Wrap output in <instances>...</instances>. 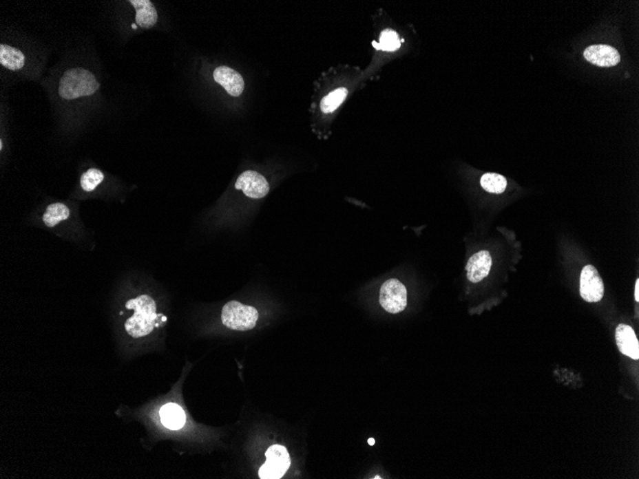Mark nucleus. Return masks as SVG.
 Wrapping results in <instances>:
<instances>
[{
    "label": "nucleus",
    "instance_id": "obj_1",
    "mask_svg": "<svg viewBox=\"0 0 639 479\" xmlns=\"http://www.w3.org/2000/svg\"><path fill=\"white\" fill-rule=\"evenodd\" d=\"M125 307L129 310L134 311V315L127 319L125 323V331L130 337H146L163 321H160V318L164 316L157 314L156 301L149 295H141L137 298L129 299L125 304Z\"/></svg>",
    "mask_w": 639,
    "mask_h": 479
},
{
    "label": "nucleus",
    "instance_id": "obj_2",
    "mask_svg": "<svg viewBox=\"0 0 639 479\" xmlns=\"http://www.w3.org/2000/svg\"><path fill=\"white\" fill-rule=\"evenodd\" d=\"M99 83L90 71L72 68L63 74L60 81L59 95L65 100H75L94 94L99 89Z\"/></svg>",
    "mask_w": 639,
    "mask_h": 479
},
{
    "label": "nucleus",
    "instance_id": "obj_3",
    "mask_svg": "<svg viewBox=\"0 0 639 479\" xmlns=\"http://www.w3.org/2000/svg\"><path fill=\"white\" fill-rule=\"evenodd\" d=\"M259 312L254 307L232 301L223 306L221 321L226 328L235 331H248L255 328Z\"/></svg>",
    "mask_w": 639,
    "mask_h": 479
},
{
    "label": "nucleus",
    "instance_id": "obj_4",
    "mask_svg": "<svg viewBox=\"0 0 639 479\" xmlns=\"http://www.w3.org/2000/svg\"><path fill=\"white\" fill-rule=\"evenodd\" d=\"M379 302L388 313H401L406 309L408 304L406 286L397 279H388L381 286Z\"/></svg>",
    "mask_w": 639,
    "mask_h": 479
},
{
    "label": "nucleus",
    "instance_id": "obj_5",
    "mask_svg": "<svg viewBox=\"0 0 639 479\" xmlns=\"http://www.w3.org/2000/svg\"><path fill=\"white\" fill-rule=\"evenodd\" d=\"M266 462L260 467V478L262 479L282 478L291 465L289 451L282 445H273L267 449Z\"/></svg>",
    "mask_w": 639,
    "mask_h": 479
},
{
    "label": "nucleus",
    "instance_id": "obj_6",
    "mask_svg": "<svg viewBox=\"0 0 639 479\" xmlns=\"http://www.w3.org/2000/svg\"><path fill=\"white\" fill-rule=\"evenodd\" d=\"M604 284L596 267L587 265L580 277V295L587 302H598L603 299Z\"/></svg>",
    "mask_w": 639,
    "mask_h": 479
},
{
    "label": "nucleus",
    "instance_id": "obj_7",
    "mask_svg": "<svg viewBox=\"0 0 639 479\" xmlns=\"http://www.w3.org/2000/svg\"><path fill=\"white\" fill-rule=\"evenodd\" d=\"M235 187L252 199L264 198L270 190L266 178L255 171H243L235 181Z\"/></svg>",
    "mask_w": 639,
    "mask_h": 479
},
{
    "label": "nucleus",
    "instance_id": "obj_8",
    "mask_svg": "<svg viewBox=\"0 0 639 479\" xmlns=\"http://www.w3.org/2000/svg\"><path fill=\"white\" fill-rule=\"evenodd\" d=\"M491 267H492V257L488 251L476 253L467 262V279L473 284H478L488 276Z\"/></svg>",
    "mask_w": 639,
    "mask_h": 479
},
{
    "label": "nucleus",
    "instance_id": "obj_9",
    "mask_svg": "<svg viewBox=\"0 0 639 479\" xmlns=\"http://www.w3.org/2000/svg\"><path fill=\"white\" fill-rule=\"evenodd\" d=\"M584 56L592 65L600 67H611L620 61V55L616 49L605 44L589 46L584 51Z\"/></svg>",
    "mask_w": 639,
    "mask_h": 479
},
{
    "label": "nucleus",
    "instance_id": "obj_10",
    "mask_svg": "<svg viewBox=\"0 0 639 479\" xmlns=\"http://www.w3.org/2000/svg\"><path fill=\"white\" fill-rule=\"evenodd\" d=\"M213 78L227 91L233 97H238L244 90V80L237 71L228 67L220 66L213 71Z\"/></svg>",
    "mask_w": 639,
    "mask_h": 479
},
{
    "label": "nucleus",
    "instance_id": "obj_11",
    "mask_svg": "<svg viewBox=\"0 0 639 479\" xmlns=\"http://www.w3.org/2000/svg\"><path fill=\"white\" fill-rule=\"evenodd\" d=\"M616 340L622 354L638 360L639 343L635 331L630 326L619 324L616 331Z\"/></svg>",
    "mask_w": 639,
    "mask_h": 479
},
{
    "label": "nucleus",
    "instance_id": "obj_12",
    "mask_svg": "<svg viewBox=\"0 0 639 479\" xmlns=\"http://www.w3.org/2000/svg\"><path fill=\"white\" fill-rule=\"evenodd\" d=\"M159 414L161 423L171 431H178L185 425V412L180 406L174 403H169L162 407Z\"/></svg>",
    "mask_w": 639,
    "mask_h": 479
},
{
    "label": "nucleus",
    "instance_id": "obj_13",
    "mask_svg": "<svg viewBox=\"0 0 639 479\" xmlns=\"http://www.w3.org/2000/svg\"><path fill=\"white\" fill-rule=\"evenodd\" d=\"M136 11V23L142 28H151L156 25L158 14L154 5L149 0H129Z\"/></svg>",
    "mask_w": 639,
    "mask_h": 479
},
{
    "label": "nucleus",
    "instance_id": "obj_14",
    "mask_svg": "<svg viewBox=\"0 0 639 479\" xmlns=\"http://www.w3.org/2000/svg\"><path fill=\"white\" fill-rule=\"evenodd\" d=\"M0 63L7 70L18 71L23 67L25 56L19 49L1 44L0 45Z\"/></svg>",
    "mask_w": 639,
    "mask_h": 479
},
{
    "label": "nucleus",
    "instance_id": "obj_15",
    "mask_svg": "<svg viewBox=\"0 0 639 479\" xmlns=\"http://www.w3.org/2000/svg\"><path fill=\"white\" fill-rule=\"evenodd\" d=\"M70 215V211L67 206L63 203H53L46 209L43 220L44 224L51 228L59 224L61 221L67 220Z\"/></svg>",
    "mask_w": 639,
    "mask_h": 479
},
{
    "label": "nucleus",
    "instance_id": "obj_16",
    "mask_svg": "<svg viewBox=\"0 0 639 479\" xmlns=\"http://www.w3.org/2000/svg\"><path fill=\"white\" fill-rule=\"evenodd\" d=\"M481 185L488 193L500 195L505 191L507 180L498 173H484L481 178Z\"/></svg>",
    "mask_w": 639,
    "mask_h": 479
},
{
    "label": "nucleus",
    "instance_id": "obj_17",
    "mask_svg": "<svg viewBox=\"0 0 639 479\" xmlns=\"http://www.w3.org/2000/svg\"><path fill=\"white\" fill-rule=\"evenodd\" d=\"M348 89L344 87L338 88V89L329 93L328 95H326V97L323 98V100H321L320 107H321L322 111L324 113L335 111V110L340 107L342 103L345 100L346 96H348Z\"/></svg>",
    "mask_w": 639,
    "mask_h": 479
},
{
    "label": "nucleus",
    "instance_id": "obj_18",
    "mask_svg": "<svg viewBox=\"0 0 639 479\" xmlns=\"http://www.w3.org/2000/svg\"><path fill=\"white\" fill-rule=\"evenodd\" d=\"M105 175L100 169H90L85 171L81 178V187L83 190L90 193L104 181Z\"/></svg>",
    "mask_w": 639,
    "mask_h": 479
},
{
    "label": "nucleus",
    "instance_id": "obj_19",
    "mask_svg": "<svg viewBox=\"0 0 639 479\" xmlns=\"http://www.w3.org/2000/svg\"><path fill=\"white\" fill-rule=\"evenodd\" d=\"M401 41L398 38L397 34L393 31L383 32L380 39V47L383 50L393 51L400 47Z\"/></svg>",
    "mask_w": 639,
    "mask_h": 479
},
{
    "label": "nucleus",
    "instance_id": "obj_20",
    "mask_svg": "<svg viewBox=\"0 0 639 479\" xmlns=\"http://www.w3.org/2000/svg\"><path fill=\"white\" fill-rule=\"evenodd\" d=\"M635 298L636 301H639V279H636V281Z\"/></svg>",
    "mask_w": 639,
    "mask_h": 479
},
{
    "label": "nucleus",
    "instance_id": "obj_21",
    "mask_svg": "<svg viewBox=\"0 0 639 479\" xmlns=\"http://www.w3.org/2000/svg\"><path fill=\"white\" fill-rule=\"evenodd\" d=\"M368 444L370 445V446H373V445L375 444V439H373V438H370V439H368Z\"/></svg>",
    "mask_w": 639,
    "mask_h": 479
},
{
    "label": "nucleus",
    "instance_id": "obj_22",
    "mask_svg": "<svg viewBox=\"0 0 639 479\" xmlns=\"http://www.w3.org/2000/svg\"><path fill=\"white\" fill-rule=\"evenodd\" d=\"M2 147H3V144H2V142H0V149H2Z\"/></svg>",
    "mask_w": 639,
    "mask_h": 479
}]
</instances>
